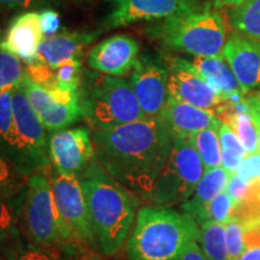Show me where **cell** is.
I'll use <instances>...</instances> for the list:
<instances>
[{
    "label": "cell",
    "instance_id": "8",
    "mask_svg": "<svg viewBox=\"0 0 260 260\" xmlns=\"http://www.w3.org/2000/svg\"><path fill=\"white\" fill-rule=\"evenodd\" d=\"M12 107L18 170L27 177L45 172L51 165L46 128L32 109L22 82L12 88Z\"/></svg>",
    "mask_w": 260,
    "mask_h": 260
},
{
    "label": "cell",
    "instance_id": "14",
    "mask_svg": "<svg viewBox=\"0 0 260 260\" xmlns=\"http://www.w3.org/2000/svg\"><path fill=\"white\" fill-rule=\"evenodd\" d=\"M112 11L104 19L102 30L136 23L155 21L197 11L191 0H106Z\"/></svg>",
    "mask_w": 260,
    "mask_h": 260
},
{
    "label": "cell",
    "instance_id": "26",
    "mask_svg": "<svg viewBox=\"0 0 260 260\" xmlns=\"http://www.w3.org/2000/svg\"><path fill=\"white\" fill-rule=\"evenodd\" d=\"M28 177L0 153V194L22 210Z\"/></svg>",
    "mask_w": 260,
    "mask_h": 260
},
{
    "label": "cell",
    "instance_id": "17",
    "mask_svg": "<svg viewBox=\"0 0 260 260\" xmlns=\"http://www.w3.org/2000/svg\"><path fill=\"white\" fill-rule=\"evenodd\" d=\"M159 119L172 140H188L198 132L219 125L222 121L216 113L169 96Z\"/></svg>",
    "mask_w": 260,
    "mask_h": 260
},
{
    "label": "cell",
    "instance_id": "36",
    "mask_svg": "<svg viewBox=\"0 0 260 260\" xmlns=\"http://www.w3.org/2000/svg\"><path fill=\"white\" fill-rule=\"evenodd\" d=\"M236 174L248 182L258 178L260 176V154L258 152L252 153L251 155L248 154V157L243 159L242 164L240 165Z\"/></svg>",
    "mask_w": 260,
    "mask_h": 260
},
{
    "label": "cell",
    "instance_id": "41",
    "mask_svg": "<svg viewBox=\"0 0 260 260\" xmlns=\"http://www.w3.org/2000/svg\"><path fill=\"white\" fill-rule=\"evenodd\" d=\"M245 2V0H217V6H222V8H236V6H239L240 4H242V3Z\"/></svg>",
    "mask_w": 260,
    "mask_h": 260
},
{
    "label": "cell",
    "instance_id": "21",
    "mask_svg": "<svg viewBox=\"0 0 260 260\" xmlns=\"http://www.w3.org/2000/svg\"><path fill=\"white\" fill-rule=\"evenodd\" d=\"M228 180L229 174L224 168L205 170L193 195L181 205L182 211L189 214L199 225L209 204L225 190Z\"/></svg>",
    "mask_w": 260,
    "mask_h": 260
},
{
    "label": "cell",
    "instance_id": "31",
    "mask_svg": "<svg viewBox=\"0 0 260 260\" xmlns=\"http://www.w3.org/2000/svg\"><path fill=\"white\" fill-rule=\"evenodd\" d=\"M225 232L229 258L230 260H237L246 249L242 222L236 217H232L225 223Z\"/></svg>",
    "mask_w": 260,
    "mask_h": 260
},
{
    "label": "cell",
    "instance_id": "18",
    "mask_svg": "<svg viewBox=\"0 0 260 260\" xmlns=\"http://www.w3.org/2000/svg\"><path fill=\"white\" fill-rule=\"evenodd\" d=\"M44 39L40 14L29 11L17 16L10 23L4 39L0 41V48L25 64H30L38 57L39 47Z\"/></svg>",
    "mask_w": 260,
    "mask_h": 260
},
{
    "label": "cell",
    "instance_id": "27",
    "mask_svg": "<svg viewBox=\"0 0 260 260\" xmlns=\"http://www.w3.org/2000/svg\"><path fill=\"white\" fill-rule=\"evenodd\" d=\"M220 124L198 132L188 139L203 160L205 170L218 168L222 164V148L218 134Z\"/></svg>",
    "mask_w": 260,
    "mask_h": 260
},
{
    "label": "cell",
    "instance_id": "37",
    "mask_svg": "<svg viewBox=\"0 0 260 260\" xmlns=\"http://www.w3.org/2000/svg\"><path fill=\"white\" fill-rule=\"evenodd\" d=\"M57 0H0V6L8 9H38L54 5Z\"/></svg>",
    "mask_w": 260,
    "mask_h": 260
},
{
    "label": "cell",
    "instance_id": "3",
    "mask_svg": "<svg viewBox=\"0 0 260 260\" xmlns=\"http://www.w3.org/2000/svg\"><path fill=\"white\" fill-rule=\"evenodd\" d=\"M199 225L186 212L169 207H142L126 242L128 260H180L190 242L199 240Z\"/></svg>",
    "mask_w": 260,
    "mask_h": 260
},
{
    "label": "cell",
    "instance_id": "44",
    "mask_svg": "<svg viewBox=\"0 0 260 260\" xmlns=\"http://www.w3.org/2000/svg\"><path fill=\"white\" fill-rule=\"evenodd\" d=\"M0 260H6V258H5L4 255H2V254H0Z\"/></svg>",
    "mask_w": 260,
    "mask_h": 260
},
{
    "label": "cell",
    "instance_id": "2",
    "mask_svg": "<svg viewBox=\"0 0 260 260\" xmlns=\"http://www.w3.org/2000/svg\"><path fill=\"white\" fill-rule=\"evenodd\" d=\"M95 243L104 255L119 251L135 218L136 197L95 161L80 176Z\"/></svg>",
    "mask_w": 260,
    "mask_h": 260
},
{
    "label": "cell",
    "instance_id": "43",
    "mask_svg": "<svg viewBox=\"0 0 260 260\" xmlns=\"http://www.w3.org/2000/svg\"><path fill=\"white\" fill-rule=\"evenodd\" d=\"M253 181H254V183L256 184V186L260 187V176L258 178H255V180H253Z\"/></svg>",
    "mask_w": 260,
    "mask_h": 260
},
{
    "label": "cell",
    "instance_id": "13",
    "mask_svg": "<svg viewBox=\"0 0 260 260\" xmlns=\"http://www.w3.org/2000/svg\"><path fill=\"white\" fill-rule=\"evenodd\" d=\"M169 96L216 113L225 105L224 98L205 81L189 60L180 57L168 58Z\"/></svg>",
    "mask_w": 260,
    "mask_h": 260
},
{
    "label": "cell",
    "instance_id": "32",
    "mask_svg": "<svg viewBox=\"0 0 260 260\" xmlns=\"http://www.w3.org/2000/svg\"><path fill=\"white\" fill-rule=\"evenodd\" d=\"M6 260H67L63 258L58 248H46V247L35 246L24 243L21 248L12 252Z\"/></svg>",
    "mask_w": 260,
    "mask_h": 260
},
{
    "label": "cell",
    "instance_id": "35",
    "mask_svg": "<svg viewBox=\"0 0 260 260\" xmlns=\"http://www.w3.org/2000/svg\"><path fill=\"white\" fill-rule=\"evenodd\" d=\"M40 24L44 37L50 38L58 34L60 29V17L53 9H44L40 12Z\"/></svg>",
    "mask_w": 260,
    "mask_h": 260
},
{
    "label": "cell",
    "instance_id": "29",
    "mask_svg": "<svg viewBox=\"0 0 260 260\" xmlns=\"http://www.w3.org/2000/svg\"><path fill=\"white\" fill-rule=\"evenodd\" d=\"M24 77L25 69L21 60L0 48V90L17 86Z\"/></svg>",
    "mask_w": 260,
    "mask_h": 260
},
{
    "label": "cell",
    "instance_id": "25",
    "mask_svg": "<svg viewBox=\"0 0 260 260\" xmlns=\"http://www.w3.org/2000/svg\"><path fill=\"white\" fill-rule=\"evenodd\" d=\"M199 245L209 260H230L226 246L225 224L205 220L199 224Z\"/></svg>",
    "mask_w": 260,
    "mask_h": 260
},
{
    "label": "cell",
    "instance_id": "30",
    "mask_svg": "<svg viewBox=\"0 0 260 260\" xmlns=\"http://www.w3.org/2000/svg\"><path fill=\"white\" fill-rule=\"evenodd\" d=\"M233 212V199L226 191H223L213 201H211L209 206L206 207L201 223L205 222V220H213V222L225 224L228 220L232 218Z\"/></svg>",
    "mask_w": 260,
    "mask_h": 260
},
{
    "label": "cell",
    "instance_id": "10",
    "mask_svg": "<svg viewBox=\"0 0 260 260\" xmlns=\"http://www.w3.org/2000/svg\"><path fill=\"white\" fill-rule=\"evenodd\" d=\"M50 177L57 209L75 241L95 242L80 177L54 170L50 172Z\"/></svg>",
    "mask_w": 260,
    "mask_h": 260
},
{
    "label": "cell",
    "instance_id": "39",
    "mask_svg": "<svg viewBox=\"0 0 260 260\" xmlns=\"http://www.w3.org/2000/svg\"><path fill=\"white\" fill-rule=\"evenodd\" d=\"M245 100L251 109L255 110V111L260 113V90L248 93L247 95H245Z\"/></svg>",
    "mask_w": 260,
    "mask_h": 260
},
{
    "label": "cell",
    "instance_id": "20",
    "mask_svg": "<svg viewBox=\"0 0 260 260\" xmlns=\"http://www.w3.org/2000/svg\"><path fill=\"white\" fill-rule=\"evenodd\" d=\"M190 63L197 73L226 102L239 103L245 99L239 81L223 57H194Z\"/></svg>",
    "mask_w": 260,
    "mask_h": 260
},
{
    "label": "cell",
    "instance_id": "16",
    "mask_svg": "<svg viewBox=\"0 0 260 260\" xmlns=\"http://www.w3.org/2000/svg\"><path fill=\"white\" fill-rule=\"evenodd\" d=\"M223 58L245 95L260 90V42L233 32L224 45Z\"/></svg>",
    "mask_w": 260,
    "mask_h": 260
},
{
    "label": "cell",
    "instance_id": "7",
    "mask_svg": "<svg viewBox=\"0 0 260 260\" xmlns=\"http://www.w3.org/2000/svg\"><path fill=\"white\" fill-rule=\"evenodd\" d=\"M205 172L189 140H174L169 158L154 184L152 203L169 207L189 199Z\"/></svg>",
    "mask_w": 260,
    "mask_h": 260
},
{
    "label": "cell",
    "instance_id": "12",
    "mask_svg": "<svg viewBox=\"0 0 260 260\" xmlns=\"http://www.w3.org/2000/svg\"><path fill=\"white\" fill-rule=\"evenodd\" d=\"M168 75L167 60L161 58L142 54L136 59L130 84L146 118L161 116L169 98Z\"/></svg>",
    "mask_w": 260,
    "mask_h": 260
},
{
    "label": "cell",
    "instance_id": "33",
    "mask_svg": "<svg viewBox=\"0 0 260 260\" xmlns=\"http://www.w3.org/2000/svg\"><path fill=\"white\" fill-rule=\"evenodd\" d=\"M225 191L233 199L234 206H237V205L245 203V201L252 195V181H245L243 178L240 177L236 172H234V174L229 175V180H228Z\"/></svg>",
    "mask_w": 260,
    "mask_h": 260
},
{
    "label": "cell",
    "instance_id": "6",
    "mask_svg": "<svg viewBox=\"0 0 260 260\" xmlns=\"http://www.w3.org/2000/svg\"><path fill=\"white\" fill-rule=\"evenodd\" d=\"M21 222L25 240L31 245L59 249L75 241L57 209L51 177L44 172L28 177Z\"/></svg>",
    "mask_w": 260,
    "mask_h": 260
},
{
    "label": "cell",
    "instance_id": "23",
    "mask_svg": "<svg viewBox=\"0 0 260 260\" xmlns=\"http://www.w3.org/2000/svg\"><path fill=\"white\" fill-rule=\"evenodd\" d=\"M12 88L0 90V153L18 169L19 159L15 136Z\"/></svg>",
    "mask_w": 260,
    "mask_h": 260
},
{
    "label": "cell",
    "instance_id": "19",
    "mask_svg": "<svg viewBox=\"0 0 260 260\" xmlns=\"http://www.w3.org/2000/svg\"><path fill=\"white\" fill-rule=\"evenodd\" d=\"M99 32L63 31L53 37L45 38L39 47V57L51 69L56 70L64 61L80 59L84 48L95 40Z\"/></svg>",
    "mask_w": 260,
    "mask_h": 260
},
{
    "label": "cell",
    "instance_id": "24",
    "mask_svg": "<svg viewBox=\"0 0 260 260\" xmlns=\"http://www.w3.org/2000/svg\"><path fill=\"white\" fill-rule=\"evenodd\" d=\"M234 30L243 37L260 42V0H245L229 12Z\"/></svg>",
    "mask_w": 260,
    "mask_h": 260
},
{
    "label": "cell",
    "instance_id": "22",
    "mask_svg": "<svg viewBox=\"0 0 260 260\" xmlns=\"http://www.w3.org/2000/svg\"><path fill=\"white\" fill-rule=\"evenodd\" d=\"M25 242L21 209L0 194V254L8 258Z\"/></svg>",
    "mask_w": 260,
    "mask_h": 260
},
{
    "label": "cell",
    "instance_id": "34",
    "mask_svg": "<svg viewBox=\"0 0 260 260\" xmlns=\"http://www.w3.org/2000/svg\"><path fill=\"white\" fill-rule=\"evenodd\" d=\"M219 142H220V148L222 151L232 152V153L239 154L241 157H246L247 151L243 147L242 142L240 141V139L237 138L235 132L230 128L229 125L222 122V124L219 126Z\"/></svg>",
    "mask_w": 260,
    "mask_h": 260
},
{
    "label": "cell",
    "instance_id": "15",
    "mask_svg": "<svg viewBox=\"0 0 260 260\" xmlns=\"http://www.w3.org/2000/svg\"><path fill=\"white\" fill-rule=\"evenodd\" d=\"M139 52L140 45L136 39L117 34L95 45L87 56V64L98 73L121 77L133 70Z\"/></svg>",
    "mask_w": 260,
    "mask_h": 260
},
{
    "label": "cell",
    "instance_id": "42",
    "mask_svg": "<svg viewBox=\"0 0 260 260\" xmlns=\"http://www.w3.org/2000/svg\"><path fill=\"white\" fill-rule=\"evenodd\" d=\"M251 115L253 118V122H254V125L256 128V133H258V140H259V149H260V113L255 110L251 109Z\"/></svg>",
    "mask_w": 260,
    "mask_h": 260
},
{
    "label": "cell",
    "instance_id": "38",
    "mask_svg": "<svg viewBox=\"0 0 260 260\" xmlns=\"http://www.w3.org/2000/svg\"><path fill=\"white\" fill-rule=\"evenodd\" d=\"M180 260H209L205 253L201 249V247L198 241L190 242L182 253Z\"/></svg>",
    "mask_w": 260,
    "mask_h": 260
},
{
    "label": "cell",
    "instance_id": "28",
    "mask_svg": "<svg viewBox=\"0 0 260 260\" xmlns=\"http://www.w3.org/2000/svg\"><path fill=\"white\" fill-rule=\"evenodd\" d=\"M58 88L68 90L74 94H80L81 83H82V64L80 59H70L61 63L54 70Z\"/></svg>",
    "mask_w": 260,
    "mask_h": 260
},
{
    "label": "cell",
    "instance_id": "4",
    "mask_svg": "<svg viewBox=\"0 0 260 260\" xmlns=\"http://www.w3.org/2000/svg\"><path fill=\"white\" fill-rule=\"evenodd\" d=\"M80 104L83 119L94 129H109L146 118L130 82L111 75L86 71Z\"/></svg>",
    "mask_w": 260,
    "mask_h": 260
},
{
    "label": "cell",
    "instance_id": "9",
    "mask_svg": "<svg viewBox=\"0 0 260 260\" xmlns=\"http://www.w3.org/2000/svg\"><path fill=\"white\" fill-rule=\"evenodd\" d=\"M22 86L47 132L67 129L83 118L80 94L70 93L58 87L48 90L32 82L27 74L22 81Z\"/></svg>",
    "mask_w": 260,
    "mask_h": 260
},
{
    "label": "cell",
    "instance_id": "40",
    "mask_svg": "<svg viewBox=\"0 0 260 260\" xmlns=\"http://www.w3.org/2000/svg\"><path fill=\"white\" fill-rule=\"evenodd\" d=\"M237 260H260V246L249 247L240 255Z\"/></svg>",
    "mask_w": 260,
    "mask_h": 260
},
{
    "label": "cell",
    "instance_id": "11",
    "mask_svg": "<svg viewBox=\"0 0 260 260\" xmlns=\"http://www.w3.org/2000/svg\"><path fill=\"white\" fill-rule=\"evenodd\" d=\"M48 153L54 171L79 177L96 161L90 132L84 126L52 132L48 136Z\"/></svg>",
    "mask_w": 260,
    "mask_h": 260
},
{
    "label": "cell",
    "instance_id": "1",
    "mask_svg": "<svg viewBox=\"0 0 260 260\" xmlns=\"http://www.w3.org/2000/svg\"><path fill=\"white\" fill-rule=\"evenodd\" d=\"M172 138L160 119L145 118L109 129H94L96 161L134 197L151 200L170 154Z\"/></svg>",
    "mask_w": 260,
    "mask_h": 260
},
{
    "label": "cell",
    "instance_id": "5",
    "mask_svg": "<svg viewBox=\"0 0 260 260\" xmlns=\"http://www.w3.org/2000/svg\"><path fill=\"white\" fill-rule=\"evenodd\" d=\"M148 34L165 47L194 57H223L228 40L224 18L212 10L165 18L149 28Z\"/></svg>",
    "mask_w": 260,
    "mask_h": 260
}]
</instances>
